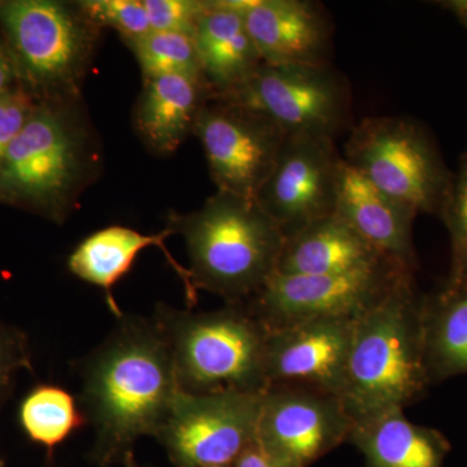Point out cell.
I'll list each match as a JSON object with an SVG mask.
<instances>
[{
  "mask_svg": "<svg viewBox=\"0 0 467 467\" xmlns=\"http://www.w3.org/2000/svg\"><path fill=\"white\" fill-rule=\"evenodd\" d=\"M356 317L312 319L269 331L267 389L297 387L342 400Z\"/></svg>",
  "mask_w": 467,
  "mask_h": 467,
  "instance_id": "14",
  "label": "cell"
},
{
  "mask_svg": "<svg viewBox=\"0 0 467 467\" xmlns=\"http://www.w3.org/2000/svg\"><path fill=\"white\" fill-rule=\"evenodd\" d=\"M133 51L143 78L158 76H186L205 81L193 36L186 34L150 32L125 41Z\"/></svg>",
  "mask_w": 467,
  "mask_h": 467,
  "instance_id": "24",
  "label": "cell"
},
{
  "mask_svg": "<svg viewBox=\"0 0 467 467\" xmlns=\"http://www.w3.org/2000/svg\"><path fill=\"white\" fill-rule=\"evenodd\" d=\"M261 398L181 391L156 439L174 467L234 466L256 444Z\"/></svg>",
  "mask_w": 467,
  "mask_h": 467,
  "instance_id": "9",
  "label": "cell"
},
{
  "mask_svg": "<svg viewBox=\"0 0 467 467\" xmlns=\"http://www.w3.org/2000/svg\"><path fill=\"white\" fill-rule=\"evenodd\" d=\"M125 467H140V463L137 462L134 457V451H130V453L126 454L124 461Z\"/></svg>",
  "mask_w": 467,
  "mask_h": 467,
  "instance_id": "33",
  "label": "cell"
},
{
  "mask_svg": "<svg viewBox=\"0 0 467 467\" xmlns=\"http://www.w3.org/2000/svg\"><path fill=\"white\" fill-rule=\"evenodd\" d=\"M441 5L459 18L461 24L467 29V0H450V2H442Z\"/></svg>",
  "mask_w": 467,
  "mask_h": 467,
  "instance_id": "32",
  "label": "cell"
},
{
  "mask_svg": "<svg viewBox=\"0 0 467 467\" xmlns=\"http://www.w3.org/2000/svg\"><path fill=\"white\" fill-rule=\"evenodd\" d=\"M423 337L431 383L467 374V285L425 295Z\"/></svg>",
  "mask_w": 467,
  "mask_h": 467,
  "instance_id": "22",
  "label": "cell"
},
{
  "mask_svg": "<svg viewBox=\"0 0 467 467\" xmlns=\"http://www.w3.org/2000/svg\"><path fill=\"white\" fill-rule=\"evenodd\" d=\"M217 192L256 201L275 168L287 134L265 116L227 101L212 99L196 119Z\"/></svg>",
  "mask_w": 467,
  "mask_h": 467,
  "instance_id": "11",
  "label": "cell"
},
{
  "mask_svg": "<svg viewBox=\"0 0 467 467\" xmlns=\"http://www.w3.org/2000/svg\"><path fill=\"white\" fill-rule=\"evenodd\" d=\"M152 32L193 36L199 18L207 11L208 0H142Z\"/></svg>",
  "mask_w": 467,
  "mask_h": 467,
  "instance_id": "27",
  "label": "cell"
},
{
  "mask_svg": "<svg viewBox=\"0 0 467 467\" xmlns=\"http://www.w3.org/2000/svg\"><path fill=\"white\" fill-rule=\"evenodd\" d=\"M348 442L367 467H442L451 442L438 430L416 425L404 410L353 420Z\"/></svg>",
  "mask_w": 467,
  "mask_h": 467,
  "instance_id": "21",
  "label": "cell"
},
{
  "mask_svg": "<svg viewBox=\"0 0 467 467\" xmlns=\"http://www.w3.org/2000/svg\"><path fill=\"white\" fill-rule=\"evenodd\" d=\"M213 99L265 116L291 135L337 140L352 119V91L346 77L330 66H273L263 63L238 88Z\"/></svg>",
  "mask_w": 467,
  "mask_h": 467,
  "instance_id": "8",
  "label": "cell"
},
{
  "mask_svg": "<svg viewBox=\"0 0 467 467\" xmlns=\"http://www.w3.org/2000/svg\"><path fill=\"white\" fill-rule=\"evenodd\" d=\"M343 161L331 138H285L275 168L256 198L285 239L334 213Z\"/></svg>",
  "mask_w": 467,
  "mask_h": 467,
  "instance_id": "13",
  "label": "cell"
},
{
  "mask_svg": "<svg viewBox=\"0 0 467 467\" xmlns=\"http://www.w3.org/2000/svg\"><path fill=\"white\" fill-rule=\"evenodd\" d=\"M76 5L94 26L115 29L124 42L152 32L142 0H81Z\"/></svg>",
  "mask_w": 467,
  "mask_h": 467,
  "instance_id": "26",
  "label": "cell"
},
{
  "mask_svg": "<svg viewBox=\"0 0 467 467\" xmlns=\"http://www.w3.org/2000/svg\"><path fill=\"white\" fill-rule=\"evenodd\" d=\"M439 218L451 236V270L445 285H467V150L461 155L450 195Z\"/></svg>",
  "mask_w": 467,
  "mask_h": 467,
  "instance_id": "25",
  "label": "cell"
},
{
  "mask_svg": "<svg viewBox=\"0 0 467 467\" xmlns=\"http://www.w3.org/2000/svg\"><path fill=\"white\" fill-rule=\"evenodd\" d=\"M0 467H3V461L0 460Z\"/></svg>",
  "mask_w": 467,
  "mask_h": 467,
  "instance_id": "34",
  "label": "cell"
},
{
  "mask_svg": "<svg viewBox=\"0 0 467 467\" xmlns=\"http://www.w3.org/2000/svg\"><path fill=\"white\" fill-rule=\"evenodd\" d=\"M174 235L169 227L158 234H142L124 226H109L91 234L84 239L67 259V267L77 278L106 291L107 303L116 318L124 313L117 306L112 290L117 282L130 272L138 254L150 247H159L167 256L168 263L182 279L186 288L189 309L196 303L189 269L181 266L171 257L165 241Z\"/></svg>",
  "mask_w": 467,
  "mask_h": 467,
  "instance_id": "18",
  "label": "cell"
},
{
  "mask_svg": "<svg viewBox=\"0 0 467 467\" xmlns=\"http://www.w3.org/2000/svg\"><path fill=\"white\" fill-rule=\"evenodd\" d=\"M423 301L413 276L356 317L342 395L353 420L405 410L425 395Z\"/></svg>",
  "mask_w": 467,
  "mask_h": 467,
  "instance_id": "2",
  "label": "cell"
},
{
  "mask_svg": "<svg viewBox=\"0 0 467 467\" xmlns=\"http://www.w3.org/2000/svg\"><path fill=\"white\" fill-rule=\"evenodd\" d=\"M245 26L264 63L330 66L334 26L324 5L310 0H256Z\"/></svg>",
  "mask_w": 467,
  "mask_h": 467,
  "instance_id": "15",
  "label": "cell"
},
{
  "mask_svg": "<svg viewBox=\"0 0 467 467\" xmlns=\"http://www.w3.org/2000/svg\"><path fill=\"white\" fill-rule=\"evenodd\" d=\"M79 408L95 431L92 460L122 462L142 436L159 434L181 389L155 319L117 318L109 337L78 367Z\"/></svg>",
  "mask_w": 467,
  "mask_h": 467,
  "instance_id": "1",
  "label": "cell"
},
{
  "mask_svg": "<svg viewBox=\"0 0 467 467\" xmlns=\"http://www.w3.org/2000/svg\"><path fill=\"white\" fill-rule=\"evenodd\" d=\"M233 467H279L260 450L259 445H252L244 451Z\"/></svg>",
  "mask_w": 467,
  "mask_h": 467,
  "instance_id": "31",
  "label": "cell"
},
{
  "mask_svg": "<svg viewBox=\"0 0 467 467\" xmlns=\"http://www.w3.org/2000/svg\"><path fill=\"white\" fill-rule=\"evenodd\" d=\"M153 319L167 340L181 391L198 396L266 391L267 331L247 304L226 303L211 312L160 304Z\"/></svg>",
  "mask_w": 467,
  "mask_h": 467,
  "instance_id": "5",
  "label": "cell"
},
{
  "mask_svg": "<svg viewBox=\"0 0 467 467\" xmlns=\"http://www.w3.org/2000/svg\"><path fill=\"white\" fill-rule=\"evenodd\" d=\"M217 467H233V466H217Z\"/></svg>",
  "mask_w": 467,
  "mask_h": 467,
  "instance_id": "35",
  "label": "cell"
},
{
  "mask_svg": "<svg viewBox=\"0 0 467 467\" xmlns=\"http://www.w3.org/2000/svg\"><path fill=\"white\" fill-rule=\"evenodd\" d=\"M20 422L30 441L48 454L86 425L78 402L67 389L41 384L27 393L20 408Z\"/></svg>",
  "mask_w": 467,
  "mask_h": 467,
  "instance_id": "23",
  "label": "cell"
},
{
  "mask_svg": "<svg viewBox=\"0 0 467 467\" xmlns=\"http://www.w3.org/2000/svg\"><path fill=\"white\" fill-rule=\"evenodd\" d=\"M16 72L48 99H76L92 61L100 27L76 3L55 0L0 2Z\"/></svg>",
  "mask_w": 467,
  "mask_h": 467,
  "instance_id": "7",
  "label": "cell"
},
{
  "mask_svg": "<svg viewBox=\"0 0 467 467\" xmlns=\"http://www.w3.org/2000/svg\"><path fill=\"white\" fill-rule=\"evenodd\" d=\"M416 272L389 266L337 275H275L247 306L269 331L328 317H358Z\"/></svg>",
  "mask_w": 467,
  "mask_h": 467,
  "instance_id": "10",
  "label": "cell"
},
{
  "mask_svg": "<svg viewBox=\"0 0 467 467\" xmlns=\"http://www.w3.org/2000/svg\"><path fill=\"white\" fill-rule=\"evenodd\" d=\"M76 99L36 103L0 167V198L61 223L99 169L98 146Z\"/></svg>",
  "mask_w": 467,
  "mask_h": 467,
  "instance_id": "4",
  "label": "cell"
},
{
  "mask_svg": "<svg viewBox=\"0 0 467 467\" xmlns=\"http://www.w3.org/2000/svg\"><path fill=\"white\" fill-rule=\"evenodd\" d=\"M167 227L182 236L193 291L247 303L275 275L285 236L256 201L217 192L202 208L171 213Z\"/></svg>",
  "mask_w": 467,
  "mask_h": 467,
  "instance_id": "3",
  "label": "cell"
},
{
  "mask_svg": "<svg viewBox=\"0 0 467 467\" xmlns=\"http://www.w3.org/2000/svg\"><path fill=\"white\" fill-rule=\"evenodd\" d=\"M17 72L14 60L9 57L7 51L0 46V97L11 90L15 85Z\"/></svg>",
  "mask_w": 467,
  "mask_h": 467,
  "instance_id": "30",
  "label": "cell"
},
{
  "mask_svg": "<svg viewBox=\"0 0 467 467\" xmlns=\"http://www.w3.org/2000/svg\"><path fill=\"white\" fill-rule=\"evenodd\" d=\"M21 368L33 370L26 335L0 321V405L7 400Z\"/></svg>",
  "mask_w": 467,
  "mask_h": 467,
  "instance_id": "28",
  "label": "cell"
},
{
  "mask_svg": "<svg viewBox=\"0 0 467 467\" xmlns=\"http://www.w3.org/2000/svg\"><path fill=\"white\" fill-rule=\"evenodd\" d=\"M389 266L402 265L368 244L334 212L285 239L275 275H356Z\"/></svg>",
  "mask_w": 467,
  "mask_h": 467,
  "instance_id": "16",
  "label": "cell"
},
{
  "mask_svg": "<svg viewBox=\"0 0 467 467\" xmlns=\"http://www.w3.org/2000/svg\"><path fill=\"white\" fill-rule=\"evenodd\" d=\"M36 106L32 92L23 85H15L0 97V167Z\"/></svg>",
  "mask_w": 467,
  "mask_h": 467,
  "instance_id": "29",
  "label": "cell"
},
{
  "mask_svg": "<svg viewBox=\"0 0 467 467\" xmlns=\"http://www.w3.org/2000/svg\"><path fill=\"white\" fill-rule=\"evenodd\" d=\"M335 213L384 256L417 272L413 243L417 212L378 190L346 160L340 171Z\"/></svg>",
  "mask_w": 467,
  "mask_h": 467,
  "instance_id": "17",
  "label": "cell"
},
{
  "mask_svg": "<svg viewBox=\"0 0 467 467\" xmlns=\"http://www.w3.org/2000/svg\"><path fill=\"white\" fill-rule=\"evenodd\" d=\"M352 426L337 396L270 387L261 398L256 442L279 467H309L348 442Z\"/></svg>",
  "mask_w": 467,
  "mask_h": 467,
  "instance_id": "12",
  "label": "cell"
},
{
  "mask_svg": "<svg viewBox=\"0 0 467 467\" xmlns=\"http://www.w3.org/2000/svg\"><path fill=\"white\" fill-rule=\"evenodd\" d=\"M343 159L378 190L417 214L441 217L453 173L434 138L416 119H362L350 128Z\"/></svg>",
  "mask_w": 467,
  "mask_h": 467,
  "instance_id": "6",
  "label": "cell"
},
{
  "mask_svg": "<svg viewBox=\"0 0 467 467\" xmlns=\"http://www.w3.org/2000/svg\"><path fill=\"white\" fill-rule=\"evenodd\" d=\"M193 41L213 98L241 86L264 63L235 0H208Z\"/></svg>",
  "mask_w": 467,
  "mask_h": 467,
  "instance_id": "19",
  "label": "cell"
},
{
  "mask_svg": "<svg viewBox=\"0 0 467 467\" xmlns=\"http://www.w3.org/2000/svg\"><path fill=\"white\" fill-rule=\"evenodd\" d=\"M213 99L207 82L186 76L143 78L134 124L147 149L171 155L193 134L202 107Z\"/></svg>",
  "mask_w": 467,
  "mask_h": 467,
  "instance_id": "20",
  "label": "cell"
}]
</instances>
